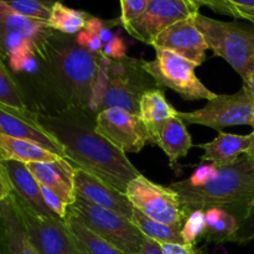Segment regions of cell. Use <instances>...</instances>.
I'll return each mask as SVG.
<instances>
[{"mask_svg":"<svg viewBox=\"0 0 254 254\" xmlns=\"http://www.w3.org/2000/svg\"><path fill=\"white\" fill-rule=\"evenodd\" d=\"M0 134L31 141L64 158L61 144L36 121V112L25 114L12 108L0 106Z\"/></svg>","mask_w":254,"mask_h":254,"instance_id":"9a60e30c","label":"cell"},{"mask_svg":"<svg viewBox=\"0 0 254 254\" xmlns=\"http://www.w3.org/2000/svg\"><path fill=\"white\" fill-rule=\"evenodd\" d=\"M54 31L47 22L16 14L0 1V55L5 60L26 46L34 47L39 60H42Z\"/></svg>","mask_w":254,"mask_h":254,"instance_id":"8fae6325","label":"cell"},{"mask_svg":"<svg viewBox=\"0 0 254 254\" xmlns=\"http://www.w3.org/2000/svg\"><path fill=\"white\" fill-rule=\"evenodd\" d=\"M74 191L94 205L111 210L131 221L134 206L128 196L82 169L74 171Z\"/></svg>","mask_w":254,"mask_h":254,"instance_id":"2e32d148","label":"cell"},{"mask_svg":"<svg viewBox=\"0 0 254 254\" xmlns=\"http://www.w3.org/2000/svg\"><path fill=\"white\" fill-rule=\"evenodd\" d=\"M243 84H245V86H247V88L252 92V94L254 96V71L252 72V74L248 77L247 81L243 82Z\"/></svg>","mask_w":254,"mask_h":254,"instance_id":"ee69618b","label":"cell"},{"mask_svg":"<svg viewBox=\"0 0 254 254\" xmlns=\"http://www.w3.org/2000/svg\"><path fill=\"white\" fill-rule=\"evenodd\" d=\"M12 192V185L10 183L9 175H7L6 170H5L2 161L0 160V205L2 201L6 200Z\"/></svg>","mask_w":254,"mask_h":254,"instance_id":"74e56055","label":"cell"},{"mask_svg":"<svg viewBox=\"0 0 254 254\" xmlns=\"http://www.w3.org/2000/svg\"><path fill=\"white\" fill-rule=\"evenodd\" d=\"M217 173V166L213 165L212 163H206L205 165H200L195 171H193L192 175L188 179L186 184L191 186H200L202 184H205L206 181L210 180L211 178L216 175Z\"/></svg>","mask_w":254,"mask_h":254,"instance_id":"e575fe53","label":"cell"},{"mask_svg":"<svg viewBox=\"0 0 254 254\" xmlns=\"http://www.w3.org/2000/svg\"><path fill=\"white\" fill-rule=\"evenodd\" d=\"M16 14L30 19L49 21L55 4L64 0H0Z\"/></svg>","mask_w":254,"mask_h":254,"instance_id":"83f0119b","label":"cell"},{"mask_svg":"<svg viewBox=\"0 0 254 254\" xmlns=\"http://www.w3.org/2000/svg\"><path fill=\"white\" fill-rule=\"evenodd\" d=\"M103 55L111 60H122L127 57V46L124 40L118 35H113L111 41L104 45Z\"/></svg>","mask_w":254,"mask_h":254,"instance_id":"d590c367","label":"cell"},{"mask_svg":"<svg viewBox=\"0 0 254 254\" xmlns=\"http://www.w3.org/2000/svg\"><path fill=\"white\" fill-rule=\"evenodd\" d=\"M89 17L91 15L88 12L71 9L62 1H59L55 4L47 24L55 31L66 35H76L86 27Z\"/></svg>","mask_w":254,"mask_h":254,"instance_id":"484cf974","label":"cell"},{"mask_svg":"<svg viewBox=\"0 0 254 254\" xmlns=\"http://www.w3.org/2000/svg\"><path fill=\"white\" fill-rule=\"evenodd\" d=\"M164 254H203L195 245H176V243H160Z\"/></svg>","mask_w":254,"mask_h":254,"instance_id":"8d00e7d4","label":"cell"},{"mask_svg":"<svg viewBox=\"0 0 254 254\" xmlns=\"http://www.w3.org/2000/svg\"><path fill=\"white\" fill-rule=\"evenodd\" d=\"M151 46L164 49L180 55L196 66H200L206 60L208 45L205 36L195 24L193 16L180 20L158 35Z\"/></svg>","mask_w":254,"mask_h":254,"instance_id":"5bb4252c","label":"cell"},{"mask_svg":"<svg viewBox=\"0 0 254 254\" xmlns=\"http://www.w3.org/2000/svg\"><path fill=\"white\" fill-rule=\"evenodd\" d=\"M220 14L245 19L254 25V0H217Z\"/></svg>","mask_w":254,"mask_h":254,"instance_id":"4dcf8cb0","label":"cell"},{"mask_svg":"<svg viewBox=\"0 0 254 254\" xmlns=\"http://www.w3.org/2000/svg\"><path fill=\"white\" fill-rule=\"evenodd\" d=\"M198 10L190 0H151L144 14L124 29L134 39L153 45L160 32L180 20L195 16Z\"/></svg>","mask_w":254,"mask_h":254,"instance_id":"7c38bea8","label":"cell"},{"mask_svg":"<svg viewBox=\"0 0 254 254\" xmlns=\"http://www.w3.org/2000/svg\"><path fill=\"white\" fill-rule=\"evenodd\" d=\"M61 158L57 154L22 139L0 134V160H14L24 164L52 163Z\"/></svg>","mask_w":254,"mask_h":254,"instance_id":"603a6c76","label":"cell"},{"mask_svg":"<svg viewBox=\"0 0 254 254\" xmlns=\"http://www.w3.org/2000/svg\"><path fill=\"white\" fill-rule=\"evenodd\" d=\"M74 37H76V41L79 46L88 50V44H89V39H91V35H89V32L87 31V30L83 29L82 31H79L78 34L74 35Z\"/></svg>","mask_w":254,"mask_h":254,"instance_id":"b9f144b4","label":"cell"},{"mask_svg":"<svg viewBox=\"0 0 254 254\" xmlns=\"http://www.w3.org/2000/svg\"><path fill=\"white\" fill-rule=\"evenodd\" d=\"M131 222L139 228L145 237L151 238L159 243H176V245H184L183 235H181L180 227L165 225V223L158 222L153 218L148 217L140 212L139 210L134 208Z\"/></svg>","mask_w":254,"mask_h":254,"instance_id":"d4e9b609","label":"cell"},{"mask_svg":"<svg viewBox=\"0 0 254 254\" xmlns=\"http://www.w3.org/2000/svg\"><path fill=\"white\" fill-rule=\"evenodd\" d=\"M223 213H225V210H221V208H210V210L205 211L206 225H207V228H211L212 226H215L216 223L221 220Z\"/></svg>","mask_w":254,"mask_h":254,"instance_id":"ab89813d","label":"cell"},{"mask_svg":"<svg viewBox=\"0 0 254 254\" xmlns=\"http://www.w3.org/2000/svg\"><path fill=\"white\" fill-rule=\"evenodd\" d=\"M206 217L203 211H193L188 216L184 227L181 230L183 240L185 245H195L206 232Z\"/></svg>","mask_w":254,"mask_h":254,"instance_id":"f546056e","label":"cell"},{"mask_svg":"<svg viewBox=\"0 0 254 254\" xmlns=\"http://www.w3.org/2000/svg\"><path fill=\"white\" fill-rule=\"evenodd\" d=\"M107 88L99 112L108 108H122L138 116L139 103L146 92L159 88L153 77L144 69L143 60L124 57L111 60L104 57Z\"/></svg>","mask_w":254,"mask_h":254,"instance_id":"5b68a950","label":"cell"},{"mask_svg":"<svg viewBox=\"0 0 254 254\" xmlns=\"http://www.w3.org/2000/svg\"><path fill=\"white\" fill-rule=\"evenodd\" d=\"M0 106L12 108L21 113L29 114L32 111L27 108L19 84L12 78L9 68L5 64V59L0 55Z\"/></svg>","mask_w":254,"mask_h":254,"instance_id":"4316f807","label":"cell"},{"mask_svg":"<svg viewBox=\"0 0 254 254\" xmlns=\"http://www.w3.org/2000/svg\"><path fill=\"white\" fill-rule=\"evenodd\" d=\"M143 67L159 88H169L188 101H211L217 94L211 92L195 73L196 66L180 55L164 49H155V59L144 61Z\"/></svg>","mask_w":254,"mask_h":254,"instance_id":"52a82bcc","label":"cell"},{"mask_svg":"<svg viewBox=\"0 0 254 254\" xmlns=\"http://www.w3.org/2000/svg\"><path fill=\"white\" fill-rule=\"evenodd\" d=\"M11 197L37 253L81 254L69 233L66 221L60 217L41 215L14 191Z\"/></svg>","mask_w":254,"mask_h":254,"instance_id":"9c48e42d","label":"cell"},{"mask_svg":"<svg viewBox=\"0 0 254 254\" xmlns=\"http://www.w3.org/2000/svg\"><path fill=\"white\" fill-rule=\"evenodd\" d=\"M254 241V203L245 220L238 225L237 231L231 237L230 242L237 245H246Z\"/></svg>","mask_w":254,"mask_h":254,"instance_id":"d6a6232c","label":"cell"},{"mask_svg":"<svg viewBox=\"0 0 254 254\" xmlns=\"http://www.w3.org/2000/svg\"><path fill=\"white\" fill-rule=\"evenodd\" d=\"M104 60L79 46L74 35L54 31L40 60L44 81L64 107L89 109L94 86Z\"/></svg>","mask_w":254,"mask_h":254,"instance_id":"7a4b0ae2","label":"cell"},{"mask_svg":"<svg viewBox=\"0 0 254 254\" xmlns=\"http://www.w3.org/2000/svg\"><path fill=\"white\" fill-rule=\"evenodd\" d=\"M193 20L213 55L222 57L242 77L243 82L247 81L254 71V25L221 21L200 12Z\"/></svg>","mask_w":254,"mask_h":254,"instance_id":"277c9868","label":"cell"},{"mask_svg":"<svg viewBox=\"0 0 254 254\" xmlns=\"http://www.w3.org/2000/svg\"><path fill=\"white\" fill-rule=\"evenodd\" d=\"M238 228V221L235 216L225 211L221 220L211 228H206L203 240L211 243L230 242L231 237L235 235Z\"/></svg>","mask_w":254,"mask_h":254,"instance_id":"f1b7e54d","label":"cell"},{"mask_svg":"<svg viewBox=\"0 0 254 254\" xmlns=\"http://www.w3.org/2000/svg\"><path fill=\"white\" fill-rule=\"evenodd\" d=\"M185 124H198L222 130L226 127L251 126L254 129V96L243 84L233 94H217L205 107L192 112H179Z\"/></svg>","mask_w":254,"mask_h":254,"instance_id":"ba28073f","label":"cell"},{"mask_svg":"<svg viewBox=\"0 0 254 254\" xmlns=\"http://www.w3.org/2000/svg\"><path fill=\"white\" fill-rule=\"evenodd\" d=\"M250 135H251V144H250V148H248L247 153H246V155H248L251 159H253L254 160V129Z\"/></svg>","mask_w":254,"mask_h":254,"instance_id":"7bdbcfd3","label":"cell"},{"mask_svg":"<svg viewBox=\"0 0 254 254\" xmlns=\"http://www.w3.org/2000/svg\"><path fill=\"white\" fill-rule=\"evenodd\" d=\"M178 113L179 111H176L166 99L164 89H151L141 97L138 117L148 130L149 143H158L163 127L169 119L178 116Z\"/></svg>","mask_w":254,"mask_h":254,"instance_id":"d6986e66","label":"cell"},{"mask_svg":"<svg viewBox=\"0 0 254 254\" xmlns=\"http://www.w3.org/2000/svg\"><path fill=\"white\" fill-rule=\"evenodd\" d=\"M190 1L192 2L193 5H196L198 9H200L201 6H207L210 7L211 10H213V11L220 14V5H218L217 0H190Z\"/></svg>","mask_w":254,"mask_h":254,"instance_id":"60d3db41","label":"cell"},{"mask_svg":"<svg viewBox=\"0 0 254 254\" xmlns=\"http://www.w3.org/2000/svg\"><path fill=\"white\" fill-rule=\"evenodd\" d=\"M251 144V135H240L220 131L210 143L198 144L197 148L205 150L201 156L202 163H212L217 168L230 165L247 153Z\"/></svg>","mask_w":254,"mask_h":254,"instance_id":"ffe728a7","label":"cell"},{"mask_svg":"<svg viewBox=\"0 0 254 254\" xmlns=\"http://www.w3.org/2000/svg\"><path fill=\"white\" fill-rule=\"evenodd\" d=\"M97 114L91 109L64 107L54 114L37 113L36 121L62 145L64 159L126 193L140 175L127 154L97 131Z\"/></svg>","mask_w":254,"mask_h":254,"instance_id":"6da1fadb","label":"cell"},{"mask_svg":"<svg viewBox=\"0 0 254 254\" xmlns=\"http://www.w3.org/2000/svg\"><path fill=\"white\" fill-rule=\"evenodd\" d=\"M139 254H164L161 245L156 241L151 240L149 237H144L143 245H141Z\"/></svg>","mask_w":254,"mask_h":254,"instance_id":"f35d334b","label":"cell"},{"mask_svg":"<svg viewBox=\"0 0 254 254\" xmlns=\"http://www.w3.org/2000/svg\"><path fill=\"white\" fill-rule=\"evenodd\" d=\"M0 254H39L11 195L0 205Z\"/></svg>","mask_w":254,"mask_h":254,"instance_id":"ac0fdd59","label":"cell"},{"mask_svg":"<svg viewBox=\"0 0 254 254\" xmlns=\"http://www.w3.org/2000/svg\"><path fill=\"white\" fill-rule=\"evenodd\" d=\"M150 2L151 0H121L122 14L119 19H121L122 26H128L129 24L139 19L148 9Z\"/></svg>","mask_w":254,"mask_h":254,"instance_id":"1f68e13d","label":"cell"},{"mask_svg":"<svg viewBox=\"0 0 254 254\" xmlns=\"http://www.w3.org/2000/svg\"><path fill=\"white\" fill-rule=\"evenodd\" d=\"M26 166L40 185L54 191L68 206L74 202L76 166L67 159L60 158L52 163H30Z\"/></svg>","mask_w":254,"mask_h":254,"instance_id":"e0dca14e","label":"cell"},{"mask_svg":"<svg viewBox=\"0 0 254 254\" xmlns=\"http://www.w3.org/2000/svg\"><path fill=\"white\" fill-rule=\"evenodd\" d=\"M156 145L160 146L169 158V166L174 169L176 174H180L179 160L188 155L193 146L192 138L180 117H173L166 122L161 129Z\"/></svg>","mask_w":254,"mask_h":254,"instance_id":"7402d4cb","label":"cell"},{"mask_svg":"<svg viewBox=\"0 0 254 254\" xmlns=\"http://www.w3.org/2000/svg\"><path fill=\"white\" fill-rule=\"evenodd\" d=\"M64 221L81 254H124L89 230L69 208Z\"/></svg>","mask_w":254,"mask_h":254,"instance_id":"cb8c5ba5","label":"cell"},{"mask_svg":"<svg viewBox=\"0 0 254 254\" xmlns=\"http://www.w3.org/2000/svg\"><path fill=\"white\" fill-rule=\"evenodd\" d=\"M10 183L12 185V191L20 197L24 198L35 211L47 217H57L49 210L42 197L40 184L35 180L32 174L27 169L26 164L14 160H1Z\"/></svg>","mask_w":254,"mask_h":254,"instance_id":"44dd1931","label":"cell"},{"mask_svg":"<svg viewBox=\"0 0 254 254\" xmlns=\"http://www.w3.org/2000/svg\"><path fill=\"white\" fill-rule=\"evenodd\" d=\"M169 188L179 195L186 218L193 211L221 208L235 216L240 225L254 203V160L245 154L233 164L217 168L216 175L202 185L191 186L181 180Z\"/></svg>","mask_w":254,"mask_h":254,"instance_id":"3957f363","label":"cell"},{"mask_svg":"<svg viewBox=\"0 0 254 254\" xmlns=\"http://www.w3.org/2000/svg\"><path fill=\"white\" fill-rule=\"evenodd\" d=\"M69 210L94 233L124 254H139L145 236L128 218L111 210L94 205L82 196L76 200Z\"/></svg>","mask_w":254,"mask_h":254,"instance_id":"8992f818","label":"cell"},{"mask_svg":"<svg viewBox=\"0 0 254 254\" xmlns=\"http://www.w3.org/2000/svg\"><path fill=\"white\" fill-rule=\"evenodd\" d=\"M40 190H41L42 197H44V201L47 207H49V210L54 215H56L57 217H60L61 220H64L67 216V212H68L69 206L61 197H59L54 191L50 190V189L40 185Z\"/></svg>","mask_w":254,"mask_h":254,"instance_id":"836d02e7","label":"cell"},{"mask_svg":"<svg viewBox=\"0 0 254 254\" xmlns=\"http://www.w3.org/2000/svg\"><path fill=\"white\" fill-rule=\"evenodd\" d=\"M97 131L124 154L139 153L149 143V134L138 116L122 108L97 114Z\"/></svg>","mask_w":254,"mask_h":254,"instance_id":"4fadbf2b","label":"cell"},{"mask_svg":"<svg viewBox=\"0 0 254 254\" xmlns=\"http://www.w3.org/2000/svg\"><path fill=\"white\" fill-rule=\"evenodd\" d=\"M126 195L134 208L148 217L174 227H184L186 216L179 195L169 186L153 183L140 174L128 184Z\"/></svg>","mask_w":254,"mask_h":254,"instance_id":"30bf717a","label":"cell"}]
</instances>
